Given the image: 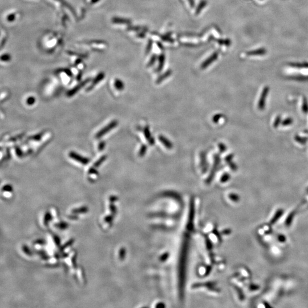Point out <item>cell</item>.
I'll list each match as a JSON object with an SVG mask.
<instances>
[{
  "label": "cell",
  "mask_w": 308,
  "mask_h": 308,
  "mask_svg": "<svg viewBox=\"0 0 308 308\" xmlns=\"http://www.w3.org/2000/svg\"><path fill=\"white\" fill-rule=\"evenodd\" d=\"M213 163L212 167L210 172L208 178L207 179V183H211L214 178L217 171L219 169L221 163L220 155L219 154H215L213 155Z\"/></svg>",
  "instance_id": "obj_1"
},
{
  "label": "cell",
  "mask_w": 308,
  "mask_h": 308,
  "mask_svg": "<svg viewBox=\"0 0 308 308\" xmlns=\"http://www.w3.org/2000/svg\"><path fill=\"white\" fill-rule=\"evenodd\" d=\"M118 124V122L116 120H114L112 122H111L106 126H105L103 128H102V129L100 130V131H98L96 135V138L99 139V138H100V137H103L106 133H108L110 131H111L112 130L115 129L117 127Z\"/></svg>",
  "instance_id": "obj_2"
},
{
  "label": "cell",
  "mask_w": 308,
  "mask_h": 308,
  "mask_svg": "<svg viewBox=\"0 0 308 308\" xmlns=\"http://www.w3.org/2000/svg\"><path fill=\"white\" fill-rule=\"evenodd\" d=\"M269 92V88L268 86L264 87L262 90L260 99L258 100V108L260 110H263L265 108L267 96Z\"/></svg>",
  "instance_id": "obj_3"
},
{
  "label": "cell",
  "mask_w": 308,
  "mask_h": 308,
  "mask_svg": "<svg viewBox=\"0 0 308 308\" xmlns=\"http://www.w3.org/2000/svg\"><path fill=\"white\" fill-rule=\"evenodd\" d=\"M69 155L70 158L83 165H87L90 162L89 159L85 158L74 151H71L69 154Z\"/></svg>",
  "instance_id": "obj_4"
},
{
  "label": "cell",
  "mask_w": 308,
  "mask_h": 308,
  "mask_svg": "<svg viewBox=\"0 0 308 308\" xmlns=\"http://www.w3.org/2000/svg\"><path fill=\"white\" fill-rule=\"evenodd\" d=\"M200 168L203 173H206L208 170V164L207 158V154L205 151H201L200 153Z\"/></svg>",
  "instance_id": "obj_5"
},
{
  "label": "cell",
  "mask_w": 308,
  "mask_h": 308,
  "mask_svg": "<svg viewBox=\"0 0 308 308\" xmlns=\"http://www.w3.org/2000/svg\"><path fill=\"white\" fill-rule=\"evenodd\" d=\"M218 56H219L218 52H217V51L214 52L209 57H208V58L202 63V64L201 65L200 68L203 70L207 69L210 65H211L213 62H214L216 60H217V59L218 58Z\"/></svg>",
  "instance_id": "obj_6"
},
{
  "label": "cell",
  "mask_w": 308,
  "mask_h": 308,
  "mask_svg": "<svg viewBox=\"0 0 308 308\" xmlns=\"http://www.w3.org/2000/svg\"><path fill=\"white\" fill-rule=\"evenodd\" d=\"M143 133L144 135L146 137V140L147 141L148 143L151 146H154L155 141L154 139V137H152L151 133L150 131V128L148 126H146V127L143 129Z\"/></svg>",
  "instance_id": "obj_7"
},
{
  "label": "cell",
  "mask_w": 308,
  "mask_h": 308,
  "mask_svg": "<svg viewBox=\"0 0 308 308\" xmlns=\"http://www.w3.org/2000/svg\"><path fill=\"white\" fill-rule=\"evenodd\" d=\"M159 141L162 143L164 146L166 147L168 150H172L173 148V144L171 142L170 140H169L167 137L163 136L162 135H160L158 137Z\"/></svg>",
  "instance_id": "obj_8"
},
{
  "label": "cell",
  "mask_w": 308,
  "mask_h": 308,
  "mask_svg": "<svg viewBox=\"0 0 308 308\" xmlns=\"http://www.w3.org/2000/svg\"><path fill=\"white\" fill-rule=\"evenodd\" d=\"M88 82V81H85V82H83V83H81V84H79V85L75 86V88H72L70 91H69L67 92V96L69 97H71V96H74L75 94L81 89V88L83 87L85 85V84Z\"/></svg>",
  "instance_id": "obj_9"
},
{
  "label": "cell",
  "mask_w": 308,
  "mask_h": 308,
  "mask_svg": "<svg viewBox=\"0 0 308 308\" xmlns=\"http://www.w3.org/2000/svg\"><path fill=\"white\" fill-rule=\"evenodd\" d=\"M172 71L171 69H169V70H167L164 73H163L162 75L159 76L158 78L156 79V83H157V84L162 83L163 81H164L165 79L168 78V77H170L171 76V74H172Z\"/></svg>",
  "instance_id": "obj_10"
},
{
  "label": "cell",
  "mask_w": 308,
  "mask_h": 308,
  "mask_svg": "<svg viewBox=\"0 0 308 308\" xmlns=\"http://www.w3.org/2000/svg\"><path fill=\"white\" fill-rule=\"evenodd\" d=\"M164 63H165V55L162 54L159 57V65L156 70V73H160L162 70Z\"/></svg>",
  "instance_id": "obj_11"
},
{
  "label": "cell",
  "mask_w": 308,
  "mask_h": 308,
  "mask_svg": "<svg viewBox=\"0 0 308 308\" xmlns=\"http://www.w3.org/2000/svg\"><path fill=\"white\" fill-rule=\"evenodd\" d=\"M207 5V1L206 0H201L200 2V3L197 5V8L196 9L195 15L199 14L202 10Z\"/></svg>",
  "instance_id": "obj_12"
},
{
  "label": "cell",
  "mask_w": 308,
  "mask_h": 308,
  "mask_svg": "<svg viewBox=\"0 0 308 308\" xmlns=\"http://www.w3.org/2000/svg\"><path fill=\"white\" fill-rule=\"evenodd\" d=\"M115 87L118 90L122 91L125 88V85L121 79H117L115 81Z\"/></svg>",
  "instance_id": "obj_13"
},
{
  "label": "cell",
  "mask_w": 308,
  "mask_h": 308,
  "mask_svg": "<svg viewBox=\"0 0 308 308\" xmlns=\"http://www.w3.org/2000/svg\"><path fill=\"white\" fill-rule=\"evenodd\" d=\"M147 149H148V147H147V146H146V145H142V146L141 147V148L139 150V156L140 157L144 156L146 155V152L147 151Z\"/></svg>",
  "instance_id": "obj_14"
},
{
  "label": "cell",
  "mask_w": 308,
  "mask_h": 308,
  "mask_svg": "<svg viewBox=\"0 0 308 308\" xmlns=\"http://www.w3.org/2000/svg\"><path fill=\"white\" fill-rule=\"evenodd\" d=\"M302 110L304 114H308V102L306 98H304L303 101H302Z\"/></svg>",
  "instance_id": "obj_15"
},
{
  "label": "cell",
  "mask_w": 308,
  "mask_h": 308,
  "mask_svg": "<svg viewBox=\"0 0 308 308\" xmlns=\"http://www.w3.org/2000/svg\"><path fill=\"white\" fill-rule=\"evenodd\" d=\"M107 159V156L106 155H104V156H102L96 162L94 165H93V167H98L100 166L104 162V161L106 160Z\"/></svg>",
  "instance_id": "obj_16"
},
{
  "label": "cell",
  "mask_w": 308,
  "mask_h": 308,
  "mask_svg": "<svg viewBox=\"0 0 308 308\" xmlns=\"http://www.w3.org/2000/svg\"><path fill=\"white\" fill-rule=\"evenodd\" d=\"M157 58H158V57H157V55H155V54L152 55V57H151V58H150L149 62H148V63H147V67H150L154 65V63H155L156 61L157 60Z\"/></svg>",
  "instance_id": "obj_17"
},
{
  "label": "cell",
  "mask_w": 308,
  "mask_h": 308,
  "mask_svg": "<svg viewBox=\"0 0 308 308\" xmlns=\"http://www.w3.org/2000/svg\"><path fill=\"white\" fill-rule=\"evenodd\" d=\"M293 119L289 117V118H286L285 119H284L283 121H282L281 124L283 126H288L289 125H291L293 123Z\"/></svg>",
  "instance_id": "obj_18"
},
{
  "label": "cell",
  "mask_w": 308,
  "mask_h": 308,
  "mask_svg": "<svg viewBox=\"0 0 308 308\" xmlns=\"http://www.w3.org/2000/svg\"><path fill=\"white\" fill-rule=\"evenodd\" d=\"M295 140L297 142L300 143L301 145H305L307 142V138L305 137H301L299 135H296L295 137Z\"/></svg>",
  "instance_id": "obj_19"
},
{
  "label": "cell",
  "mask_w": 308,
  "mask_h": 308,
  "mask_svg": "<svg viewBox=\"0 0 308 308\" xmlns=\"http://www.w3.org/2000/svg\"><path fill=\"white\" fill-rule=\"evenodd\" d=\"M152 44H153V41L152 39H149L148 41V43H147V46H146V54H148L150 53L151 50L152 49Z\"/></svg>",
  "instance_id": "obj_20"
},
{
  "label": "cell",
  "mask_w": 308,
  "mask_h": 308,
  "mask_svg": "<svg viewBox=\"0 0 308 308\" xmlns=\"http://www.w3.org/2000/svg\"><path fill=\"white\" fill-rule=\"evenodd\" d=\"M162 39L165 41L170 42H174V40L171 38V33H167L163 36H161Z\"/></svg>",
  "instance_id": "obj_21"
},
{
  "label": "cell",
  "mask_w": 308,
  "mask_h": 308,
  "mask_svg": "<svg viewBox=\"0 0 308 308\" xmlns=\"http://www.w3.org/2000/svg\"><path fill=\"white\" fill-rule=\"evenodd\" d=\"M102 75H100L99 76H98V77L96 78V79H95V81H94V82H93V83L92 84V86L90 87H89L88 88V91L92 90V88H94L96 86V85L100 81V80L102 79Z\"/></svg>",
  "instance_id": "obj_22"
},
{
  "label": "cell",
  "mask_w": 308,
  "mask_h": 308,
  "mask_svg": "<svg viewBox=\"0 0 308 308\" xmlns=\"http://www.w3.org/2000/svg\"><path fill=\"white\" fill-rule=\"evenodd\" d=\"M218 43L220 45H224L226 46H229L231 43V40L229 39H219Z\"/></svg>",
  "instance_id": "obj_23"
},
{
  "label": "cell",
  "mask_w": 308,
  "mask_h": 308,
  "mask_svg": "<svg viewBox=\"0 0 308 308\" xmlns=\"http://www.w3.org/2000/svg\"><path fill=\"white\" fill-rule=\"evenodd\" d=\"M223 115L221 114H217L215 115L212 118V122L214 123H217L220 120L221 118H223Z\"/></svg>",
  "instance_id": "obj_24"
},
{
  "label": "cell",
  "mask_w": 308,
  "mask_h": 308,
  "mask_svg": "<svg viewBox=\"0 0 308 308\" xmlns=\"http://www.w3.org/2000/svg\"><path fill=\"white\" fill-rule=\"evenodd\" d=\"M281 122H282V121H281V117L280 115L277 116V117H276V118L275 119V122L273 123V127L275 128L278 127L279 125L281 123Z\"/></svg>",
  "instance_id": "obj_25"
},
{
  "label": "cell",
  "mask_w": 308,
  "mask_h": 308,
  "mask_svg": "<svg viewBox=\"0 0 308 308\" xmlns=\"http://www.w3.org/2000/svg\"><path fill=\"white\" fill-rule=\"evenodd\" d=\"M231 178V175L228 173H225L222 175L221 178V182L223 183H225L226 182L228 181Z\"/></svg>",
  "instance_id": "obj_26"
},
{
  "label": "cell",
  "mask_w": 308,
  "mask_h": 308,
  "mask_svg": "<svg viewBox=\"0 0 308 308\" xmlns=\"http://www.w3.org/2000/svg\"><path fill=\"white\" fill-rule=\"evenodd\" d=\"M218 147H219V150L220 151V153L224 152L226 151L227 149L226 145H225L224 143H219L218 144Z\"/></svg>",
  "instance_id": "obj_27"
},
{
  "label": "cell",
  "mask_w": 308,
  "mask_h": 308,
  "mask_svg": "<svg viewBox=\"0 0 308 308\" xmlns=\"http://www.w3.org/2000/svg\"><path fill=\"white\" fill-rule=\"evenodd\" d=\"M227 164L229 166V168H231L232 171H237V168H237V165H236L235 163L233 162V160L230 161L229 162L227 163Z\"/></svg>",
  "instance_id": "obj_28"
},
{
  "label": "cell",
  "mask_w": 308,
  "mask_h": 308,
  "mask_svg": "<svg viewBox=\"0 0 308 308\" xmlns=\"http://www.w3.org/2000/svg\"><path fill=\"white\" fill-rule=\"evenodd\" d=\"M276 239L280 243H285L287 242L286 238L284 236V235H277Z\"/></svg>",
  "instance_id": "obj_29"
},
{
  "label": "cell",
  "mask_w": 308,
  "mask_h": 308,
  "mask_svg": "<svg viewBox=\"0 0 308 308\" xmlns=\"http://www.w3.org/2000/svg\"><path fill=\"white\" fill-rule=\"evenodd\" d=\"M116 22H118V23H122V24H129L131 23V21L129 20H127V19H123V18H117L115 21Z\"/></svg>",
  "instance_id": "obj_30"
},
{
  "label": "cell",
  "mask_w": 308,
  "mask_h": 308,
  "mask_svg": "<svg viewBox=\"0 0 308 308\" xmlns=\"http://www.w3.org/2000/svg\"><path fill=\"white\" fill-rule=\"evenodd\" d=\"M35 101H36V100L34 98V97L33 96H30L28 100H26V103L27 104H29V105H32L34 103H35Z\"/></svg>",
  "instance_id": "obj_31"
},
{
  "label": "cell",
  "mask_w": 308,
  "mask_h": 308,
  "mask_svg": "<svg viewBox=\"0 0 308 308\" xmlns=\"http://www.w3.org/2000/svg\"><path fill=\"white\" fill-rule=\"evenodd\" d=\"M42 136V135L41 133H39V134H38L37 135H34L33 137H30V140H33V141H39L41 139Z\"/></svg>",
  "instance_id": "obj_32"
},
{
  "label": "cell",
  "mask_w": 308,
  "mask_h": 308,
  "mask_svg": "<svg viewBox=\"0 0 308 308\" xmlns=\"http://www.w3.org/2000/svg\"><path fill=\"white\" fill-rule=\"evenodd\" d=\"M106 146V144L104 142H101L100 143L99 146H98V150L100 151H102L104 149V147Z\"/></svg>",
  "instance_id": "obj_33"
},
{
  "label": "cell",
  "mask_w": 308,
  "mask_h": 308,
  "mask_svg": "<svg viewBox=\"0 0 308 308\" xmlns=\"http://www.w3.org/2000/svg\"><path fill=\"white\" fill-rule=\"evenodd\" d=\"M281 212H282V211H281L280 209H279V210H277V211L276 212V216H280V214L281 213ZM278 219V217H276L275 218H274V217H273V219H272V221H274L275 220H276V219Z\"/></svg>",
  "instance_id": "obj_34"
},
{
  "label": "cell",
  "mask_w": 308,
  "mask_h": 308,
  "mask_svg": "<svg viewBox=\"0 0 308 308\" xmlns=\"http://www.w3.org/2000/svg\"><path fill=\"white\" fill-rule=\"evenodd\" d=\"M145 32H141V33L137 34V37L141 38H145V36H146V34H145Z\"/></svg>",
  "instance_id": "obj_35"
},
{
  "label": "cell",
  "mask_w": 308,
  "mask_h": 308,
  "mask_svg": "<svg viewBox=\"0 0 308 308\" xmlns=\"http://www.w3.org/2000/svg\"><path fill=\"white\" fill-rule=\"evenodd\" d=\"M188 1L189 4L190 5L191 8H193L195 6V1L194 0H188Z\"/></svg>",
  "instance_id": "obj_36"
},
{
  "label": "cell",
  "mask_w": 308,
  "mask_h": 308,
  "mask_svg": "<svg viewBox=\"0 0 308 308\" xmlns=\"http://www.w3.org/2000/svg\"><path fill=\"white\" fill-rule=\"evenodd\" d=\"M157 45H158L159 47V48H160L161 50H163V46L160 43H159V42H157Z\"/></svg>",
  "instance_id": "obj_37"
},
{
  "label": "cell",
  "mask_w": 308,
  "mask_h": 308,
  "mask_svg": "<svg viewBox=\"0 0 308 308\" xmlns=\"http://www.w3.org/2000/svg\"><path fill=\"white\" fill-rule=\"evenodd\" d=\"M307 191H308V190H307Z\"/></svg>",
  "instance_id": "obj_38"
}]
</instances>
